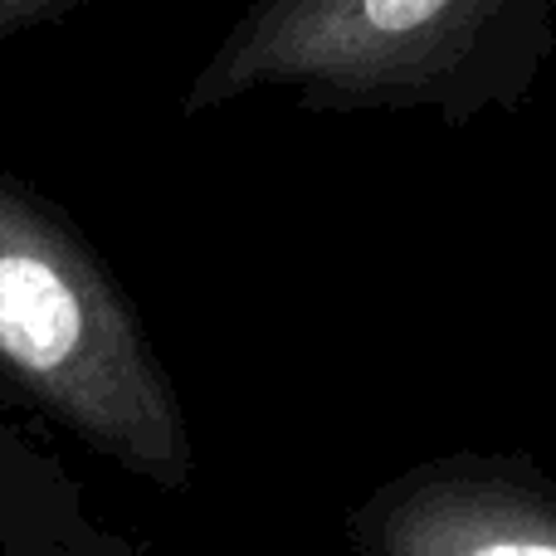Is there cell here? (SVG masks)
<instances>
[{"mask_svg":"<svg viewBox=\"0 0 556 556\" xmlns=\"http://www.w3.org/2000/svg\"><path fill=\"white\" fill-rule=\"evenodd\" d=\"M556 59V0H254L211 49L181 113L288 93L307 113L518 117Z\"/></svg>","mask_w":556,"mask_h":556,"instance_id":"1","label":"cell"},{"mask_svg":"<svg viewBox=\"0 0 556 556\" xmlns=\"http://www.w3.org/2000/svg\"><path fill=\"white\" fill-rule=\"evenodd\" d=\"M0 401L64 430L127 479L195 489L186 401L113 264L84 225L0 176Z\"/></svg>","mask_w":556,"mask_h":556,"instance_id":"2","label":"cell"},{"mask_svg":"<svg viewBox=\"0 0 556 556\" xmlns=\"http://www.w3.org/2000/svg\"><path fill=\"white\" fill-rule=\"evenodd\" d=\"M362 556H556V483L528 454H440L346 513Z\"/></svg>","mask_w":556,"mask_h":556,"instance_id":"3","label":"cell"},{"mask_svg":"<svg viewBox=\"0 0 556 556\" xmlns=\"http://www.w3.org/2000/svg\"><path fill=\"white\" fill-rule=\"evenodd\" d=\"M0 556H147V542L103 528L88 493L0 405Z\"/></svg>","mask_w":556,"mask_h":556,"instance_id":"4","label":"cell"},{"mask_svg":"<svg viewBox=\"0 0 556 556\" xmlns=\"http://www.w3.org/2000/svg\"><path fill=\"white\" fill-rule=\"evenodd\" d=\"M98 5V0H0V49L10 39L29 35V29L59 25V20H74L78 10Z\"/></svg>","mask_w":556,"mask_h":556,"instance_id":"5","label":"cell"}]
</instances>
